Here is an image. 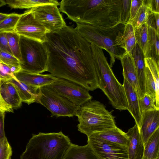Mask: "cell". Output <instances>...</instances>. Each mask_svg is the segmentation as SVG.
I'll return each mask as SVG.
<instances>
[{"label":"cell","mask_w":159,"mask_h":159,"mask_svg":"<svg viewBox=\"0 0 159 159\" xmlns=\"http://www.w3.org/2000/svg\"><path fill=\"white\" fill-rule=\"evenodd\" d=\"M48 54L46 71L78 84L89 91L99 88L91 43L75 28L66 25L50 32L43 43Z\"/></svg>","instance_id":"obj_1"},{"label":"cell","mask_w":159,"mask_h":159,"mask_svg":"<svg viewBox=\"0 0 159 159\" xmlns=\"http://www.w3.org/2000/svg\"><path fill=\"white\" fill-rule=\"evenodd\" d=\"M125 25L120 23L113 27L105 28L77 24L75 29L88 42L104 49L108 53L111 67L116 59L120 60L126 52L123 39Z\"/></svg>","instance_id":"obj_2"},{"label":"cell","mask_w":159,"mask_h":159,"mask_svg":"<svg viewBox=\"0 0 159 159\" xmlns=\"http://www.w3.org/2000/svg\"><path fill=\"white\" fill-rule=\"evenodd\" d=\"M60 131L33 134L20 159H64L71 144Z\"/></svg>","instance_id":"obj_3"},{"label":"cell","mask_w":159,"mask_h":159,"mask_svg":"<svg viewBox=\"0 0 159 159\" xmlns=\"http://www.w3.org/2000/svg\"><path fill=\"white\" fill-rule=\"evenodd\" d=\"M91 45L99 88L107 97L114 108L120 110H127L128 104L123 85L115 76L102 49L92 43Z\"/></svg>","instance_id":"obj_4"},{"label":"cell","mask_w":159,"mask_h":159,"mask_svg":"<svg viewBox=\"0 0 159 159\" xmlns=\"http://www.w3.org/2000/svg\"><path fill=\"white\" fill-rule=\"evenodd\" d=\"M75 116L79 122L78 130L87 137L117 127L111 113L102 103L96 100H90L79 107Z\"/></svg>","instance_id":"obj_5"},{"label":"cell","mask_w":159,"mask_h":159,"mask_svg":"<svg viewBox=\"0 0 159 159\" xmlns=\"http://www.w3.org/2000/svg\"><path fill=\"white\" fill-rule=\"evenodd\" d=\"M20 45L21 70L36 74L46 71L48 54L43 43L20 36Z\"/></svg>","instance_id":"obj_6"},{"label":"cell","mask_w":159,"mask_h":159,"mask_svg":"<svg viewBox=\"0 0 159 159\" xmlns=\"http://www.w3.org/2000/svg\"><path fill=\"white\" fill-rule=\"evenodd\" d=\"M41 94L38 103L46 107L51 113V117H73L79 107L66 98L45 86L40 87Z\"/></svg>","instance_id":"obj_7"},{"label":"cell","mask_w":159,"mask_h":159,"mask_svg":"<svg viewBox=\"0 0 159 159\" xmlns=\"http://www.w3.org/2000/svg\"><path fill=\"white\" fill-rule=\"evenodd\" d=\"M46 86L66 98L78 107L91 100L92 98L89 91L84 87L64 79L58 78Z\"/></svg>","instance_id":"obj_8"},{"label":"cell","mask_w":159,"mask_h":159,"mask_svg":"<svg viewBox=\"0 0 159 159\" xmlns=\"http://www.w3.org/2000/svg\"><path fill=\"white\" fill-rule=\"evenodd\" d=\"M30 10L36 20L50 32L59 30L66 26L56 5H43Z\"/></svg>","instance_id":"obj_9"},{"label":"cell","mask_w":159,"mask_h":159,"mask_svg":"<svg viewBox=\"0 0 159 159\" xmlns=\"http://www.w3.org/2000/svg\"><path fill=\"white\" fill-rule=\"evenodd\" d=\"M15 31L20 36L37 40L42 43L50 32L34 18L30 9L20 14Z\"/></svg>","instance_id":"obj_10"},{"label":"cell","mask_w":159,"mask_h":159,"mask_svg":"<svg viewBox=\"0 0 159 159\" xmlns=\"http://www.w3.org/2000/svg\"><path fill=\"white\" fill-rule=\"evenodd\" d=\"M87 137L88 144L100 159H129L127 147L110 142L93 134Z\"/></svg>","instance_id":"obj_11"},{"label":"cell","mask_w":159,"mask_h":159,"mask_svg":"<svg viewBox=\"0 0 159 159\" xmlns=\"http://www.w3.org/2000/svg\"><path fill=\"white\" fill-rule=\"evenodd\" d=\"M141 115V123L139 130L144 146L152 135L159 128V108L146 111Z\"/></svg>","instance_id":"obj_12"},{"label":"cell","mask_w":159,"mask_h":159,"mask_svg":"<svg viewBox=\"0 0 159 159\" xmlns=\"http://www.w3.org/2000/svg\"><path fill=\"white\" fill-rule=\"evenodd\" d=\"M14 75L15 78L21 82L28 85L39 87L48 85L58 78L50 74H36L22 70L14 73Z\"/></svg>","instance_id":"obj_13"},{"label":"cell","mask_w":159,"mask_h":159,"mask_svg":"<svg viewBox=\"0 0 159 159\" xmlns=\"http://www.w3.org/2000/svg\"><path fill=\"white\" fill-rule=\"evenodd\" d=\"M123 68V75L136 91L139 98L143 94L139 85L137 74L133 57L129 53L126 52L120 60Z\"/></svg>","instance_id":"obj_14"},{"label":"cell","mask_w":159,"mask_h":159,"mask_svg":"<svg viewBox=\"0 0 159 159\" xmlns=\"http://www.w3.org/2000/svg\"><path fill=\"white\" fill-rule=\"evenodd\" d=\"M126 134L129 139L127 147L129 159H142L144 145L137 125L135 124Z\"/></svg>","instance_id":"obj_15"},{"label":"cell","mask_w":159,"mask_h":159,"mask_svg":"<svg viewBox=\"0 0 159 159\" xmlns=\"http://www.w3.org/2000/svg\"><path fill=\"white\" fill-rule=\"evenodd\" d=\"M15 87L22 101L29 105L38 102L41 94L40 87L28 85L17 80L14 76L8 81Z\"/></svg>","instance_id":"obj_16"},{"label":"cell","mask_w":159,"mask_h":159,"mask_svg":"<svg viewBox=\"0 0 159 159\" xmlns=\"http://www.w3.org/2000/svg\"><path fill=\"white\" fill-rule=\"evenodd\" d=\"M123 85L128 104L127 110L134 119L136 124L139 129L141 123L142 115L140 111L137 94L134 88L125 78H124Z\"/></svg>","instance_id":"obj_17"},{"label":"cell","mask_w":159,"mask_h":159,"mask_svg":"<svg viewBox=\"0 0 159 159\" xmlns=\"http://www.w3.org/2000/svg\"><path fill=\"white\" fill-rule=\"evenodd\" d=\"M129 54L134 60L140 88L144 94L145 93V64L143 54L137 43Z\"/></svg>","instance_id":"obj_18"},{"label":"cell","mask_w":159,"mask_h":159,"mask_svg":"<svg viewBox=\"0 0 159 159\" xmlns=\"http://www.w3.org/2000/svg\"><path fill=\"white\" fill-rule=\"evenodd\" d=\"M0 93L4 101L13 109L20 106L22 101L15 87L9 81H0Z\"/></svg>","instance_id":"obj_19"},{"label":"cell","mask_w":159,"mask_h":159,"mask_svg":"<svg viewBox=\"0 0 159 159\" xmlns=\"http://www.w3.org/2000/svg\"><path fill=\"white\" fill-rule=\"evenodd\" d=\"M103 140L128 147L129 139L126 133L116 127L113 129L92 134Z\"/></svg>","instance_id":"obj_20"},{"label":"cell","mask_w":159,"mask_h":159,"mask_svg":"<svg viewBox=\"0 0 159 159\" xmlns=\"http://www.w3.org/2000/svg\"><path fill=\"white\" fill-rule=\"evenodd\" d=\"M64 159H100L87 144L80 146L72 143Z\"/></svg>","instance_id":"obj_21"},{"label":"cell","mask_w":159,"mask_h":159,"mask_svg":"<svg viewBox=\"0 0 159 159\" xmlns=\"http://www.w3.org/2000/svg\"><path fill=\"white\" fill-rule=\"evenodd\" d=\"M6 1L11 8L13 9H31L46 5H59V2L56 0H8Z\"/></svg>","instance_id":"obj_22"},{"label":"cell","mask_w":159,"mask_h":159,"mask_svg":"<svg viewBox=\"0 0 159 159\" xmlns=\"http://www.w3.org/2000/svg\"><path fill=\"white\" fill-rule=\"evenodd\" d=\"M143 157L147 159H156L159 157V128L144 145Z\"/></svg>","instance_id":"obj_23"},{"label":"cell","mask_w":159,"mask_h":159,"mask_svg":"<svg viewBox=\"0 0 159 159\" xmlns=\"http://www.w3.org/2000/svg\"><path fill=\"white\" fill-rule=\"evenodd\" d=\"M148 43L147 57L152 58L159 63V34L148 26Z\"/></svg>","instance_id":"obj_24"},{"label":"cell","mask_w":159,"mask_h":159,"mask_svg":"<svg viewBox=\"0 0 159 159\" xmlns=\"http://www.w3.org/2000/svg\"><path fill=\"white\" fill-rule=\"evenodd\" d=\"M134 32L136 43L142 52L144 58H146L148 43V25L147 23L134 29Z\"/></svg>","instance_id":"obj_25"},{"label":"cell","mask_w":159,"mask_h":159,"mask_svg":"<svg viewBox=\"0 0 159 159\" xmlns=\"http://www.w3.org/2000/svg\"><path fill=\"white\" fill-rule=\"evenodd\" d=\"M123 39L125 49L126 52L130 54L137 43L134 29L130 23H128L125 25L123 34Z\"/></svg>","instance_id":"obj_26"},{"label":"cell","mask_w":159,"mask_h":159,"mask_svg":"<svg viewBox=\"0 0 159 159\" xmlns=\"http://www.w3.org/2000/svg\"><path fill=\"white\" fill-rule=\"evenodd\" d=\"M145 64L149 67L155 80L156 86V102L155 105L159 108V63L152 58H144Z\"/></svg>","instance_id":"obj_27"},{"label":"cell","mask_w":159,"mask_h":159,"mask_svg":"<svg viewBox=\"0 0 159 159\" xmlns=\"http://www.w3.org/2000/svg\"><path fill=\"white\" fill-rule=\"evenodd\" d=\"M6 37L10 48L13 55L21 61L20 45V35L15 31L6 33Z\"/></svg>","instance_id":"obj_28"},{"label":"cell","mask_w":159,"mask_h":159,"mask_svg":"<svg viewBox=\"0 0 159 159\" xmlns=\"http://www.w3.org/2000/svg\"><path fill=\"white\" fill-rule=\"evenodd\" d=\"M20 16V14L15 13L8 14L0 23V31L6 33L14 31Z\"/></svg>","instance_id":"obj_29"},{"label":"cell","mask_w":159,"mask_h":159,"mask_svg":"<svg viewBox=\"0 0 159 159\" xmlns=\"http://www.w3.org/2000/svg\"><path fill=\"white\" fill-rule=\"evenodd\" d=\"M149 11L145 0L143 2L134 18L129 23H131L135 29L147 22Z\"/></svg>","instance_id":"obj_30"},{"label":"cell","mask_w":159,"mask_h":159,"mask_svg":"<svg viewBox=\"0 0 159 159\" xmlns=\"http://www.w3.org/2000/svg\"><path fill=\"white\" fill-rule=\"evenodd\" d=\"M145 93L153 98L156 102V86L155 80L148 66L145 64ZM156 103V102H155Z\"/></svg>","instance_id":"obj_31"},{"label":"cell","mask_w":159,"mask_h":159,"mask_svg":"<svg viewBox=\"0 0 159 159\" xmlns=\"http://www.w3.org/2000/svg\"><path fill=\"white\" fill-rule=\"evenodd\" d=\"M139 102L141 114L146 111L157 108L155 105V100L146 93L139 98Z\"/></svg>","instance_id":"obj_32"},{"label":"cell","mask_w":159,"mask_h":159,"mask_svg":"<svg viewBox=\"0 0 159 159\" xmlns=\"http://www.w3.org/2000/svg\"><path fill=\"white\" fill-rule=\"evenodd\" d=\"M121 2L120 23L126 25L130 20L131 0H121Z\"/></svg>","instance_id":"obj_33"},{"label":"cell","mask_w":159,"mask_h":159,"mask_svg":"<svg viewBox=\"0 0 159 159\" xmlns=\"http://www.w3.org/2000/svg\"><path fill=\"white\" fill-rule=\"evenodd\" d=\"M0 62L9 66L20 67V61L18 59L12 54L1 49H0Z\"/></svg>","instance_id":"obj_34"},{"label":"cell","mask_w":159,"mask_h":159,"mask_svg":"<svg viewBox=\"0 0 159 159\" xmlns=\"http://www.w3.org/2000/svg\"><path fill=\"white\" fill-rule=\"evenodd\" d=\"M12 148L6 137L0 139V159H11Z\"/></svg>","instance_id":"obj_35"},{"label":"cell","mask_w":159,"mask_h":159,"mask_svg":"<svg viewBox=\"0 0 159 159\" xmlns=\"http://www.w3.org/2000/svg\"><path fill=\"white\" fill-rule=\"evenodd\" d=\"M14 76L11 66L0 62V81H8Z\"/></svg>","instance_id":"obj_36"},{"label":"cell","mask_w":159,"mask_h":159,"mask_svg":"<svg viewBox=\"0 0 159 159\" xmlns=\"http://www.w3.org/2000/svg\"><path fill=\"white\" fill-rule=\"evenodd\" d=\"M146 23L148 26L153 29L159 34V13L149 11Z\"/></svg>","instance_id":"obj_37"},{"label":"cell","mask_w":159,"mask_h":159,"mask_svg":"<svg viewBox=\"0 0 159 159\" xmlns=\"http://www.w3.org/2000/svg\"><path fill=\"white\" fill-rule=\"evenodd\" d=\"M146 7L149 12L159 13V0H145Z\"/></svg>","instance_id":"obj_38"},{"label":"cell","mask_w":159,"mask_h":159,"mask_svg":"<svg viewBox=\"0 0 159 159\" xmlns=\"http://www.w3.org/2000/svg\"><path fill=\"white\" fill-rule=\"evenodd\" d=\"M143 0H131L130 5V17L129 22L132 20L135 17L139 8L142 4Z\"/></svg>","instance_id":"obj_39"},{"label":"cell","mask_w":159,"mask_h":159,"mask_svg":"<svg viewBox=\"0 0 159 159\" xmlns=\"http://www.w3.org/2000/svg\"><path fill=\"white\" fill-rule=\"evenodd\" d=\"M6 34V32L0 31V49L13 55L8 45Z\"/></svg>","instance_id":"obj_40"},{"label":"cell","mask_w":159,"mask_h":159,"mask_svg":"<svg viewBox=\"0 0 159 159\" xmlns=\"http://www.w3.org/2000/svg\"><path fill=\"white\" fill-rule=\"evenodd\" d=\"M0 111L13 112V109L4 101L0 93Z\"/></svg>","instance_id":"obj_41"},{"label":"cell","mask_w":159,"mask_h":159,"mask_svg":"<svg viewBox=\"0 0 159 159\" xmlns=\"http://www.w3.org/2000/svg\"><path fill=\"white\" fill-rule=\"evenodd\" d=\"M5 112L0 111V139L6 137L4 129Z\"/></svg>","instance_id":"obj_42"},{"label":"cell","mask_w":159,"mask_h":159,"mask_svg":"<svg viewBox=\"0 0 159 159\" xmlns=\"http://www.w3.org/2000/svg\"><path fill=\"white\" fill-rule=\"evenodd\" d=\"M8 15L0 13V23L8 16Z\"/></svg>","instance_id":"obj_43"},{"label":"cell","mask_w":159,"mask_h":159,"mask_svg":"<svg viewBox=\"0 0 159 159\" xmlns=\"http://www.w3.org/2000/svg\"><path fill=\"white\" fill-rule=\"evenodd\" d=\"M6 4V1L3 0H0V7Z\"/></svg>","instance_id":"obj_44"},{"label":"cell","mask_w":159,"mask_h":159,"mask_svg":"<svg viewBox=\"0 0 159 159\" xmlns=\"http://www.w3.org/2000/svg\"><path fill=\"white\" fill-rule=\"evenodd\" d=\"M142 159H147L143 157H142ZM156 159H159V157H157V158Z\"/></svg>","instance_id":"obj_45"}]
</instances>
